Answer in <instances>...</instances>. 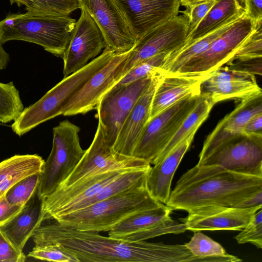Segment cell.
<instances>
[{
  "label": "cell",
  "instance_id": "25",
  "mask_svg": "<svg viewBox=\"0 0 262 262\" xmlns=\"http://www.w3.org/2000/svg\"><path fill=\"white\" fill-rule=\"evenodd\" d=\"M45 161L39 156L16 155L0 162V199L14 184L31 175L41 173Z\"/></svg>",
  "mask_w": 262,
  "mask_h": 262
},
{
  "label": "cell",
  "instance_id": "18",
  "mask_svg": "<svg viewBox=\"0 0 262 262\" xmlns=\"http://www.w3.org/2000/svg\"><path fill=\"white\" fill-rule=\"evenodd\" d=\"M262 206L236 208L207 205L193 209L180 219L187 229L198 231H241Z\"/></svg>",
  "mask_w": 262,
  "mask_h": 262
},
{
  "label": "cell",
  "instance_id": "8",
  "mask_svg": "<svg viewBox=\"0 0 262 262\" xmlns=\"http://www.w3.org/2000/svg\"><path fill=\"white\" fill-rule=\"evenodd\" d=\"M246 13L215 39L207 49L188 61L176 74L206 76L229 61L257 26Z\"/></svg>",
  "mask_w": 262,
  "mask_h": 262
},
{
  "label": "cell",
  "instance_id": "21",
  "mask_svg": "<svg viewBox=\"0 0 262 262\" xmlns=\"http://www.w3.org/2000/svg\"><path fill=\"white\" fill-rule=\"evenodd\" d=\"M161 74L153 77L123 123L112 147L116 152L132 156L135 146L149 120L151 102Z\"/></svg>",
  "mask_w": 262,
  "mask_h": 262
},
{
  "label": "cell",
  "instance_id": "31",
  "mask_svg": "<svg viewBox=\"0 0 262 262\" xmlns=\"http://www.w3.org/2000/svg\"><path fill=\"white\" fill-rule=\"evenodd\" d=\"M168 53H162L140 62L130 69L114 85L125 84L141 78L162 74V67Z\"/></svg>",
  "mask_w": 262,
  "mask_h": 262
},
{
  "label": "cell",
  "instance_id": "4",
  "mask_svg": "<svg viewBox=\"0 0 262 262\" xmlns=\"http://www.w3.org/2000/svg\"><path fill=\"white\" fill-rule=\"evenodd\" d=\"M115 54L114 51L105 47L100 55L83 68L63 77L39 100L24 108L11 125L13 132L21 136L39 124L61 115L62 108L69 99Z\"/></svg>",
  "mask_w": 262,
  "mask_h": 262
},
{
  "label": "cell",
  "instance_id": "3",
  "mask_svg": "<svg viewBox=\"0 0 262 262\" xmlns=\"http://www.w3.org/2000/svg\"><path fill=\"white\" fill-rule=\"evenodd\" d=\"M163 205L144 185L129 189L54 221L80 231H109L134 213Z\"/></svg>",
  "mask_w": 262,
  "mask_h": 262
},
{
  "label": "cell",
  "instance_id": "43",
  "mask_svg": "<svg viewBox=\"0 0 262 262\" xmlns=\"http://www.w3.org/2000/svg\"><path fill=\"white\" fill-rule=\"evenodd\" d=\"M256 206H262V191L248 197L236 207L251 208Z\"/></svg>",
  "mask_w": 262,
  "mask_h": 262
},
{
  "label": "cell",
  "instance_id": "13",
  "mask_svg": "<svg viewBox=\"0 0 262 262\" xmlns=\"http://www.w3.org/2000/svg\"><path fill=\"white\" fill-rule=\"evenodd\" d=\"M189 27L187 17L182 14L151 29L137 40L130 50L121 73V78L140 62L162 53H170L183 46Z\"/></svg>",
  "mask_w": 262,
  "mask_h": 262
},
{
  "label": "cell",
  "instance_id": "33",
  "mask_svg": "<svg viewBox=\"0 0 262 262\" xmlns=\"http://www.w3.org/2000/svg\"><path fill=\"white\" fill-rule=\"evenodd\" d=\"M190 241L184 245L195 257L226 256L229 255L222 246L200 231L194 232Z\"/></svg>",
  "mask_w": 262,
  "mask_h": 262
},
{
  "label": "cell",
  "instance_id": "37",
  "mask_svg": "<svg viewBox=\"0 0 262 262\" xmlns=\"http://www.w3.org/2000/svg\"><path fill=\"white\" fill-rule=\"evenodd\" d=\"M215 0H204L195 3L181 13L186 15L189 20L188 34L192 31L206 16L209 10L214 5Z\"/></svg>",
  "mask_w": 262,
  "mask_h": 262
},
{
  "label": "cell",
  "instance_id": "20",
  "mask_svg": "<svg viewBox=\"0 0 262 262\" xmlns=\"http://www.w3.org/2000/svg\"><path fill=\"white\" fill-rule=\"evenodd\" d=\"M261 113L262 92L241 100L235 108L222 118L207 137L199 155V161L207 156L223 142L243 133L248 121Z\"/></svg>",
  "mask_w": 262,
  "mask_h": 262
},
{
  "label": "cell",
  "instance_id": "32",
  "mask_svg": "<svg viewBox=\"0 0 262 262\" xmlns=\"http://www.w3.org/2000/svg\"><path fill=\"white\" fill-rule=\"evenodd\" d=\"M41 174L31 175L14 184L5 194L7 201L12 205L24 207L37 192Z\"/></svg>",
  "mask_w": 262,
  "mask_h": 262
},
{
  "label": "cell",
  "instance_id": "15",
  "mask_svg": "<svg viewBox=\"0 0 262 262\" xmlns=\"http://www.w3.org/2000/svg\"><path fill=\"white\" fill-rule=\"evenodd\" d=\"M130 51L115 53L69 99L63 107L61 115L69 116L85 114L95 108L103 95L121 79V73Z\"/></svg>",
  "mask_w": 262,
  "mask_h": 262
},
{
  "label": "cell",
  "instance_id": "11",
  "mask_svg": "<svg viewBox=\"0 0 262 262\" xmlns=\"http://www.w3.org/2000/svg\"><path fill=\"white\" fill-rule=\"evenodd\" d=\"M172 210L165 204L134 213L108 231L113 238L139 242L167 234H178L187 229L183 223L172 220Z\"/></svg>",
  "mask_w": 262,
  "mask_h": 262
},
{
  "label": "cell",
  "instance_id": "42",
  "mask_svg": "<svg viewBox=\"0 0 262 262\" xmlns=\"http://www.w3.org/2000/svg\"><path fill=\"white\" fill-rule=\"evenodd\" d=\"M243 133L262 135V113L253 116L246 123Z\"/></svg>",
  "mask_w": 262,
  "mask_h": 262
},
{
  "label": "cell",
  "instance_id": "24",
  "mask_svg": "<svg viewBox=\"0 0 262 262\" xmlns=\"http://www.w3.org/2000/svg\"><path fill=\"white\" fill-rule=\"evenodd\" d=\"M41 224V199L37 191L17 215L0 227V230L14 245L23 250Z\"/></svg>",
  "mask_w": 262,
  "mask_h": 262
},
{
  "label": "cell",
  "instance_id": "30",
  "mask_svg": "<svg viewBox=\"0 0 262 262\" xmlns=\"http://www.w3.org/2000/svg\"><path fill=\"white\" fill-rule=\"evenodd\" d=\"M24 109L19 92L13 82H0V122L14 121Z\"/></svg>",
  "mask_w": 262,
  "mask_h": 262
},
{
  "label": "cell",
  "instance_id": "34",
  "mask_svg": "<svg viewBox=\"0 0 262 262\" xmlns=\"http://www.w3.org/2000/svg\"><path fill=\"white\" fill-rule=\"evenodd\" d=\"M28 256L54 262H79L76 256L59 244L35 245Z\"/></svg>",
  "mask_w": 262,
  "mask_h": 262
},
{
  "label": "cell",
  "instance_id": "6",
  "mask_svg": "<svg viewBox=\"0 0 262 262\" xmlns=\"http://www.w3.org/2000/svg\"><path fill=\"white\" fill-rule=\"evenodd\" d=\"M79 132V127L68 120L53 128L52 147L45 161L37 190L40 199L56 190L82 158L85 150L81 146Z\"/></svg>",
  "mask_w": 262,
  "mask_h": 262
},
{
  "label": "cell",
  "instance_id": "44",
  "mask_svg": "<svg viewBox=\"0 0 262 262\" xmlns=\"http://www.w3.org/2000/svg\"><path fill=\"white\" fill-rule=\"evenodd\" d=\"M9 55L7 53L0 42V70L5 69L9 61Z\"/></svg>",
  "mask_w": 262,
  "mask_h": 262
},
{
  "label": "cell",
  "instance_id": "5",
  "mask_svg": "<svg viewBox=\"0 0 262 262\" xmlns=\"http://www.w3.org/2000/svg\"><path fill=\"white\" fill-rule=\"evenodd\" d=\"M76 20L70 16L47 17L11 14L0 21V42L22 40L38 45L62 58Z\"/></svg>",
  "mask_w": 262,
  "mask_h": 262
},
{
  "label": "cell",
  "instance_id": "23",
  "mask_svg": "<svg viewBox=\"0 0 262 262\" xmlns=\"http://www.w3.org/2000/svg\"><path fill=\"white\" fill-rule=\"evenodd\" d=\"M196 132L192 133L163 160L150 167L146 177V186L151 196L166 204L171 192L174 174L188 150Z\"/></svg>",
  "mask_w": 262,
  "mask_h": 262
},
{
  "label": "cell",
  "instance_id": "27",
  "mask_svg": "<svg viewBox=\"0 0 262 262\" xmlns=\"http://www.w3.org/2000/svg\"><path fill=\"white\" fill-rule=\"evenodd\" d=\"M238 19L230 21L210 33L168 53L162 67V74L177 73L190 59L205 51L215 39Z\"/></svg>",
  "mask_w": 262,
  "mask_h": 262
},
{
  "label": "cell",
  "instance_id": "10",
  "mask_svg": "<svg viewBox=\"0 0 262 262\" xmlns=\"http://www.w3.org/2000/svg\"><path fill=\"white\" fill-rule=\"evenodd\" d=\"M148 162L115 152L98 123L94 139L73 171L59 187H65L83 178L100 173L147 168ZM58 187V188H59Z\"/></svg>",
  "mask_w": 262,
  "mask_h": 262
},
{
  "label": "cell",
  "instance_id": "40",
  "mask_svg": "<svg viewBox=\"0 0 262 262\" xmlns=\"http://www.w3.org/2000/svg\"><path fill=\"white\" fill-rule=\"evenodd\" d=\"M23 207L9 203L5 195L0 199V227L9 222L17 215Z\"/></svg>",
  "mask_w": 262,
  "mask_h": 262
},
{
  "label": "cell",
  "instance_id": "1",
  "mask_svg": "<svg viewBox=\"0 0 262 262\" xmlns=\"http://www.w3.org/2000/svg\"><path fill=\"white\" fill-rule=\"evenodd\" d=\"M32 237L35 245H61L74 254L79 262H181L188 257L184 245L130 242L104 236L96 232L74 230L56 221L41 224Z\"/></svg>",
  "mask_w": 262,
  "mask_h": 262
},
{
  "label": "cell",
  "instance_id": "16",
  "mask_svg": "<svg viewBox=\"0 0 262 262\" xmlns=\"http://www.w3.org/2000/svg\"><path fill=\"white\" fill-rule=\"evenodd\" d=\"M76 21L63 54V74L66 77L85 66L97 56L106 45L98 26L83 8Z\"/></svg>",
  "mask_w": 262,
  "mask_h": 262
},
{
  "label": "cell",
  "instance_id": "29",
  "mask_svg": "<svg viewBox=\"0 0 262 262\" xmlns=\"http://www.w3.org/2000/svg\"><path fill=\"white\" fill-rule=\"evenodd\" d=\"M11 5L25 6L27 13L47 17L69 16L81 8L79 0H9Z\"/></svg>",
  "mask_w": 262,
  "mask_h": 262
},
{
  "label": "cell",
  "instance_id": "45",
  "mask_svg": "<svg viewBox=\"0 0 262 262\" xmlns=\"http://www.w3.org/2000/svg\"><path fill=\"white\" fill-rule=\"evenodd\" d=\"M181 6L185 8L190 6L191 5L198 2L204 0H180Z\"/></svg>",
  "mask_w": 262,
  "mask_h": 262
},
{
  "label": "cell",
  "instance_id": "9",
  "mask_svg": "<svg viewBox=\"0 0 262 262\" xmlns=\"http://www.w3.org/2000/svg\"><path fill=\"white\" fill-rule=\"evenodd\" d=\"M219 165L245 174L262 177V135L244 133L223 142L196 166Z\"/></svg>",
  "mask_w": 262,
  "mask_h": 262
},
{
  "label": "cell",
  "instance_id": "36",
  "mask_svg": "<svg viewBox=\"0 0 262 262\" xmlns=\"http://www.w3.org/2000/svg\"><path fill=\"white\" fill-rule=\"evenodd\" d=\"M242 231L235 236L239 244L251 243L258 249L262 248V210H258Z\"/></svg>",
  "mask_w": 262,
  "mask_h": 262
},
{
  "label": "cell",
  "instance_id": "28",
  "mask_svg": "<svg viewBox=\"0 0 262 262\" xmlns=\"http://www.w3.org/2000/svg\"><path fill=\"white\" fill-rule=\"evenodd\" d=\"M213 106L214 104L209 98L201 94L198 102L161 153L156 163L163 160L190 134L196 132L200 126L208 118Z\"/></svg>",
  "mask_w": 262,
  "mask_h": 262
},
{
  "label": "cell",
  "instance_id": "19",
  "mask_svg": "<svg viewBox=\"0 0 262 262\" xmlns=\"http://www.w3.org/2000/svg\"><path fill=\"white\" fill-rule=\"evenodd\" d=\"M137 40L152 28L178 15L180 0H115Z\"/></svg>",
  "mask_w": 262,
  "mask_h": 262
},
{
  "label": "cell",
  "instance_id": "26",
  "mask_svg": "<svg viewBox=\"0 0 262 262\" xmlns=\"http://www.w3.org/2000/svg\"><path fill=\"white\" fill-rule=\"evenodd\" d=\"M245 13L239 0H215L198 26L188 34L184 44L210 33L230 21L239 19Z\"/></svg>",
  "mask_w": 262,
  "mask_h": 262
},
{
  "label": "cell",
  "instance_id": "35",
  "mask_svg": "<svg viewBox=\"0 0 262 262\" xmlns=\"http://www.w3.org/2000/svg\"><path fill=\"white\" fill-rule=\"evenodd\" d=\"M262 23L240 46L231 59H253L262 57Z\"/></svg>",
  "mask_w": 262,
  "mask_h": 262
},
{
  "label": "cell",
  "instance_id": "2",
  "mask_svg": "<svg viewBox=\"0 0 262 262\" xmlns=\"http://www.w3.org/2000/svg\"><path fill=\"white\" fill-rule=\"evenodd\" d=\"M262 191V177L245 174L219 165H195L177 181L165 204L187 212L207 205L236 207Z\"/></svg>",
  "mask_w": 262,
  "mask_h": 262
},
{
  "label": "cell",
  "instance_id": "22",
  "mask_svg": "<svg viewBox=\"0 0 262 262\" xmlns=\"http://www.w3.org/2000/svg\"><path fill=\"white\" fill-rule=\"evenodd\" d=\"M205 75L172 74L162 75L152 98L149 119L178 101L201 94Z\"/></svg>",
  "mask_w": 262,
  "mask_h": 262
},
{
  "label": "cell",
  "instance_id": "39",
  "mask_svg": "<svg viewBox=\"0 0 262 262\" xmlns=\"http://www.w3.org/2000/svg\"><path fill=\"white\" fill-rule=\"evenodd\" d=\"M261 58L253 59H231L226 64L228 67L254 75H261Z\"/></svg>",
  "mask_w": 262,
  "mask_h": 262
},
{
  "label": "cell",
  "instance_id": "7",
  "mask_svg": "<svg viewBox=\"0 0 262 262\" xmlns=\"http://www.w3.org/2000/svg\"><path fill=\"white\" fill-rule=\"evenodd\" d=\"M201 96V94L182 99L150 119L135 146L132 156L154 165Z\"/></svg>",
  "mask_w": 262,
  "mask_h": 262
},
{
  "label": "cell",
  "instance_id": "12",
  "mask_svg": "<svg viewBox=\"0 0 262 262\" xmlns=\"http://www.w3.org/2000/svg\"><path fill=\"white\" fill-rule=\"evenodd\" d=\"M154 76L141 78L125 84L114 85L98 102L96 107L98 123L112 147L125 120Z\"/></svg>",
  "mask_w": 262,
  "mask_h": 262
},
{
  "label": "cell",
  "instance_id": "17",
  "mask_svg": "<svg viewBox=\"0 0 262 262\" xmlns=\"http://www.w3.org/2000/svg\"><path fill=\"white\" fill-rule=\"evenodd\" d=\"M201 92L214 105L229 99L240 101L262 91L255 75L222 66L206 76Z\"/></svg>",
  "mask_w": 262,
  "mask_h": 262
},
{
  "label": "cell",
  "instance_id": "41",
  "mask_svg": "<svg viewBox=\"0 0 262 262\" xmlns=\"http://www.w3.org/2000/svg\"><path fill=\"white\" fill-rule=\"evenodd\" d=\"M246 14L256 24L262 23V0H243Z\"/></svg>",
  "mask_w": 262,
  "mask_h": 262
},
{
  "label": "cell",
  "instance_id": "14",
  "mask_svg": "<svg viewBox=\"0 0 262 262\" xmlns=\"http://www.w3.org/2000/svg\"><path fill=\"white\" fill-rule=\"evenodd\" d=\"M101 31L106 46L116 54L132 50L137 39L115 0H79Z\"/></svg>",
  "mask_w": 262,
  "mask_h": 262
},
{
  "label": "cell",
  "instance_id": "38",
  "mask_svg": "<svg viewBox=\"0 0 262 262\" xmlns=\"http://www.w3.org/2000/svg\"><path fill=\"white\" fill-rule=\"evenodd\" d=\"M26 256L0 230V262H24Z\"/></svg>",
  "mask_w": 262,
  "mask_h": 262
}]
</instances>
